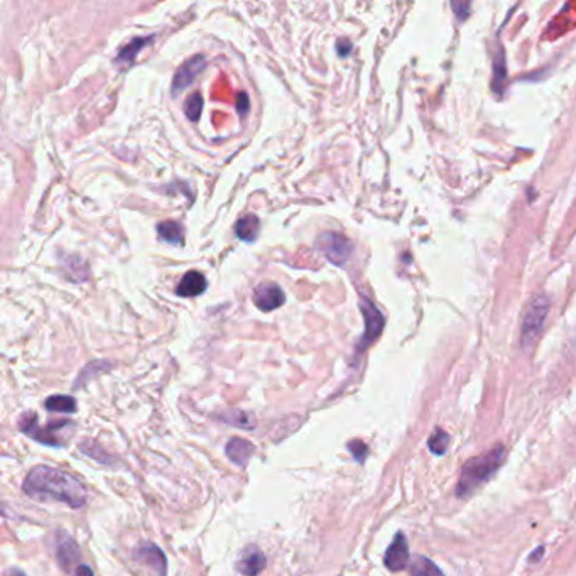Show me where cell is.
I'll list each match as a JSON object with an SVG mask.
<instances>
[{"mask_svg":"<svg viewBox=\"0 0 576 576\" xmlns=\"http://www.w3.org/2000/svg\"><path fill=\"white\" fill-rule=\"evenodd\" d=\"M23 492L37 502H58L71 509L87 504V488L75 475L59 468L37 465L25 475Z\"/></svg>","mask_w":576,"mask_h":576,"instance_id":"cell-1","label":"cell"},{"mask_svg":"<svg viewBox=\"0 0 576 576\" xmlns=\"http://www.w3.org/2000/svg\"><path fill=\"white\" fill-rule=\"evenodd\" d=\"M505 458V448L502 445L493 446L484 455L470 458L463 465L457 485V496L460 498L470 497L476 488L487 481L500 468Z\"/></svg>","mask_w":576,"mask_h":576,"instance_id":"cell-2","label":"cell"},{"mask_svg":"<svg viewBox=\"0 0 576 576\" xmlns=\"http://www.w3.org/2000/svg\"><path fill=\"white\" fill-rule=\"evenodd\" d=\"M549 311V299L546 296H536L532 298L529 306L526 308L522 318V328H521V342L524 348H529L539 337L541 330H543L546 316Z\"/></svg>","mask_w":576,"mask_h":576,"instance_id":"cell-3","label":"cell"},{"mask_svg":"<svg viewBox=\"0 0 576 576\" xmlns=\"http://www.w3.org/2000/svg\"><path fill=\"white\" fill-rule=\"evenodd\" d=\"M318 247L335 265H345L354 252V245L345 235L337 232H325L318 237Z\"/></svg>","mask_w":576,"mask_h":576,"instance_id":"cell-4","label":"cell"},{"mask_svg":"<svg viewBox=\"0 0 576 576\" xmlns=\"http://www.w3.org/2000/svg\"><path fill=\"white\" fill-rule=\"evenodd\" d=\"M360 309H362V315L365 320V333L362 340H360L356 350L364 352L365 348L372 345V343L379 338L382 330H384V316L380 315V311L376 308V304H373L372 301H368L367 298L360 299Z\"/></svg>","mask_w":576,"mask_h":576,"instance_id":"cell-5","label":"cell"},{"mask_svg":"<svg viewBox=\"0 0 576 576\" xmlns=\"http://www.w3.org/2000/svg\"><path fill=\"white\" fill-rule=\"evenodd\" d=\"M19 426H20V431H23L24 434H28L29 438H32L34 441H40L42 443V445H48V446H61V443L58 441V438H56V434L53 431L54 429L68 426V423L66 421H63L59 426H54L53 423H49L46 428H41L40 424H37L36 416L24 414L23 419H20Z\"/></svg>","mask_w":576,"mask_h":576,"instance_id":"cell-6","label":"cell"},{"mask_svg":"<svg viewBox=\"0 0 576 576\" xmlns=\"http://www.w3.org/2000/svg\"><path fill=\"white\" fill-rule=\"evenodd\" d=\"M284 291L276 282H262L253 291V303H256V306L260 311H274V309L281 308L284 304Z\"/></svg>","mask_w":576,"mask_h":576,"instance_id":"cell-7","label":"cell"},{"mask_svg":"<svg viewBox=\"0 0 576 576\" xmlns=\"http://www.w3.org/2000/svg\"><path fill=\"white\" fill-rule=\"evenodd\" d=\"M409 563V548H407V539L402 532H397L394 541L387 548L384 556V565L389 571H402Z\"/></svg>","mask_w":576,"mask_h":576,"instance_id":"cell-8","label":"cell"},{"mask_svg":"<svg viewBox=\"0 0 576 576\" xmlns=\"http://www.w3.org/2000/svg\"><path fill=\"white\" fill-rule=\"evenodd\" d=\"M205 58L201 54L193 56L191 59H188L186 63L181 64L178 71H176L174 78H173V93H181L186 90L190 85L195 81V78L200 75L201 71L205 70Z\"/></svg>","mask_w":576,"mask_h":576,"instance_id":"cell-9","label":"cell"},{"mask_svg":"<svg viewBox=\"0 0 576 576\" xmlns=\"http://www.w3.org/2000/svg\"><path fill=\"white\" fill-rule=\"evenodd\" d=\"M136 558L140 563L149 565L159 576H166V571H167L166 554L162 553V549L157 548L154 543H148V541H144V543H140L139 546H137Z\"/></svg>","mask_w":576,"mask_h":576,"instance_id":"cell-10","label":"cell"},{"mask_svg":"<svg viewBox=\"0 0 576 576\" xmlns=\"http://www.w3.org/2000/svg\"><path fill=\"white\" fill-rule=\"evenodd\" d=\"M268 560L257 546H248L237 561V570L245 576H257L265 570Z\"/></svg>","mask_w":576,"mask_h":576,"instance_id":"cell-11","label":"cell"},{"mask_svg":"<svg viewBox=\"0 0 576 576\" xmlns=\"http://www.w3.org/2000/svg\"><path fill=\"white\" fill-rule=\"evenodd\" d=\"M56 560H58L59 566L63 570H70L75 566L80 560V549L76 541L70 536L59 537L58 544H56Z\"/></svg>","mask_w":576,"mask_h":576,"instance_id":"cell-12","label":"cell"},{"mask_svg":"<svg viewBox=\"0 0 576 576\" xmlns=\"http://www.w3.org/2000/svg\"><path fill=\"white\" fill-rule=\"evenodd\" d=\"M253 445L251 441L242 440V438H232V440L227 443L225 446V453L232 463L239 467H245L248 463V460L252 458Z\"/></svg>","mask_w":576,"mask_h":576,"instance_id":"cell-13","label":"cell"},{"mask_svg":"<svg viewBox=\"0 0 576 576\" xmlns=\"http://www.w3.org/2000/svg\"><path fill=\"white\" fill-rule=\"evenodd\" d=\"M206 289V277L198 270H190L183 276L181 281L178 284V296L181 298H195V296H200L201 292H205Z\"/></svg>","mask_w":576,"mask_h":576,"instance_id":"cell-14","label":"cell"},{"mask_svg":"<svg viewBox=\"0 0 576 576\" xmlns=\"http://www.w3.org/2000/svg\"><path fill=\"white\" fill-rule=\"evenodd\" d=\"M259 234V218L256 215H245L235 223V235L244 242H253Z\"/></svg>","mask_w":576,"mask_h":576,"instance_id":"cell-15","label":"cell"},{"mask_svg":"<svg viewBox=\"0 0 576 576\" xmlns=\"http://www.w3.org/2000/svg\"><path fill=\"white\" fill-rule=\"evenodd\" d=\"M152 37H137V40H132L127 46H124L122 49L119 51L117 58H115V63L119 64H132L134 59L137 58V54L143 51L145 46L149 44Z\"/></svg>","mask_w":576,"mask_h":576,"instance_id":"cell-16","label":"cell"},{"mask_svg":"<svg viewBox=\"0 0 576 576\" xmlns=\"http://www.w3.org/2000/svg\"><path fill=\"white\" fill-rule=\"evenodd\" d=\"M44 407L51 412L73 414V412H76V409H78V404H76V401L71 397V395L56 394V395H51V397L46 399Z\"/></svg>","mask_w":576,"mask_h":576,"instance_id":"cell-17","label":"cell"},{"mask_svg":"<svg viewBox=\"0 0 576 576\" xmlns=\"http://www.w3.org/2000/svg\"><path fill=\"white\" fill-rule=\"evenodd\" d=\"M157 234L164 242L173 244V245H181L184 239V232L183 227L176 222H162L157 225Z\"/></svg>","mask_w":576,"mask_h":576,"instance_id":"cell-18","label":"cell"},{"mask_svg":"<svg viewBox=\"0 0 576 576\" xmlns=\"http://www.w3.org/2000/svg\"><path fill=\"white\" fill-rule=\"evenodd\" d=\"M411 576H445L443 571L438 568L429 558L424 556H414L409 565Z\"/></svg>","mask_w":576,"mask_h":576,"instance_id":"cell-19","label":"cell"},{"mask_svg":"<svg viewBox=\"0 0 576 576\" xmlns=\"http://www.w3.org/2000/svg\"><path fill=\"white\" fill-rule=\"evenodd\" d=\"M220 421L223 423L230 424V426L235 428H242V429H253L256 426V419L252 418L251 414L244 411H227L220 414Z\"/></svg>","mask_w":576,"mask_h":576,"instance_id":"cell-20","label":"cell"},{"mask_svg":"<svg viewBox=\"0 0 576 576\" xmlns=\"http://www.w3.org/2000/svg\"><path fill=\"white\" fill-rule=\"evenodd\" d=\"M448 446H450V436H448V433L443 431V429L438 428L436 431L429 436L428 448L431 450L434 455H445L446 450H448Z\"/></svg>","mask_w":576,"mask_h":576,"instance_id":"cell-21","label":"cell"},{"mask_svg":"<svg viewBox=\"0 0 576 576\" xmlns=\"http://www.w3.org/2000/svg\"><path fill=\"white\" fill-rule=\"evenodd\" d=\"M201 110H203V98L200 93H193V95L184 102V114L191 122H198L201 117Z\"/></svg>","mask_w":576,"mask_h":576,"instance_id":"cell-22","label":"cell"},{"mask_svg":"<svg viewBox=\"0 0 576 576\" xmlns=\"http://www.w3.org/2000/svg\"><path fill=\"white\" fill-rule=\"evenodd\" d=\"M348 450L352 451V455H354V458L359 463L364 462L365 457H367V451H368L367 445H365V443L360 441V440H355V441L348 443Z\"/></svg>","mask_w":576,"mask_h":576,"instance_id":"cell-23","label":"cell"},{"mask_svg":"<svg viewBox=\"0 0 576 576\" xmlns=\"http://www.w3.org/2000/svg\"><path fill=\"white\" fill-rule=\"evenodd\" d=\"M237 110L240 115H245L248 110V97L247 93H239L237 97Z\"/></svg>","mask_w":576,"mask_h":576,"instance_id":"cell-24","label":"cell"},{"mask_svg":"<svg viewBox=\"0 0 576 576\" xmlns=\"http://www.w3.org/2000/svg\"><path fill=\"white\" fill-rule=\"evenodd\" d=\"M75 576H95V575H93V571H92V568H90V566L80 565V566H76Z\"/></svg>","mask_w":576,"mask_h":576,"instance_id":"cell-25","label":"cell"},{"mask_svg":"<svg viewBox=\"0 0 576 576\" xmlns=\"http://www.w3.org/2000/svg\"><path fill=\"white\" fill-rule=\"evenodd\" d=\"M451 7H453V11L457 12V14H458L460 17H465V16H467L465 12H468V8H470V6H468V4H460V2H455Z\"/></svg>","mask_w":576,"mask_h":576,"instance_id":"cell-26","label":"cell"},{"mask_svg":"<svg viewBox=\"0 0 576 576\" xmlns=\"http://www.w3.org/2000/svg\"><path fill=\"white\" fill-rule=\"evenodd\" d=\"M337 49H338V53L342 54V56H347L348 53H350L352 44H350V42H347V41H342V42H338Z\"/></svg>","mask_w":576,"mask_h":576,"instance_id":"cell-27","label":"cell"},{"mask_svg":"<svg viewBox=\"0 0 576 576\" xmlns=\"http://www.w3.org/2000/svg\"><path fill=\"white\" fill-rule=\"evenodd\" d=\"M543 554H544V548H543V546H541V548L537 549V553H532V554H531V561H532V563H537V560H539V558L543 556Z\"/></svg>","mask_w":576,"mask_h":576,"instance_id":"cell-28","label":"cell"},{"mask_svg":"<svg viewBox=\"0 0 576 576\" xmlns=\"http://www.w3.org/2000/svg\"><path fill=\"white\" fill-rule=\"evenodd\" d=\"M11 576H25L20 570H11Z\"/></svg>","mask_w":576,"mask_h":576,"instance_id":"cell-29","label":"cell"}]
</instances>
